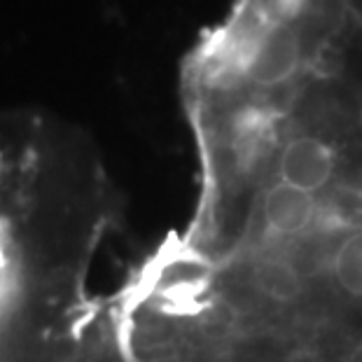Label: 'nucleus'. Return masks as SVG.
<instances>
[{"instance_id":"nucleus-1","label":"nucleus","mask_w":362,"mask_h":362,"mask_svg":"<svg viewBox=\"0 0 362 362\" xmlns=\"http://www.w3.org/2000/svg\"><path fill=\"white\" fill-rule=\"evenodd\" d=\"M182 96L199 194L117 306L127 362H362V0H236Z\"/></svg>"}]
</instances>
